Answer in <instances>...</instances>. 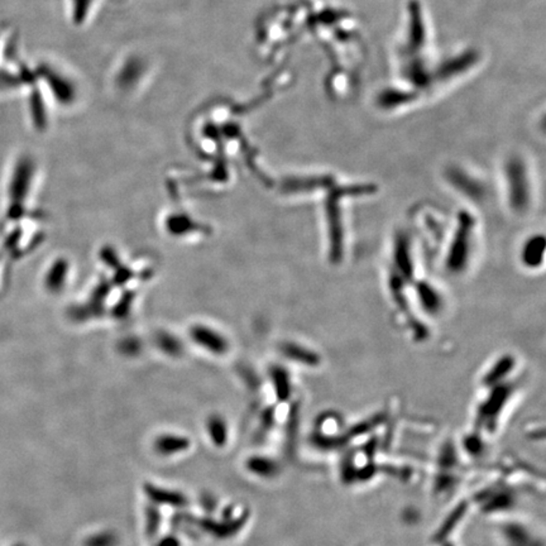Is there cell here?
<instances>
[{
  "label": "cell",
  "instance_id": "1",
  "mask_svg": "<svg viewBox=\"0 0 546 546\" xmlns=\"http://www.w3.org/2000/svg\"><path fill=\"white\" fill-rule=\"evenodd\" d=\"M373 187H350V189H339L330 193L327 200V212H328L329 237H330V257L333 262H339L341 258L343 248V234H341V217L339 209V199L348 195H363L372 191Z\"/></svg>",
  "mask_w": 546,
  "mask_h": 546
},
{
  "label": "cell",
  "instance_id": "2",
  "mask_svg": "<svg viewBox=\"0 0 546 546\" xmlns=\"http://www.w3.org/2000/svg\"><path fill=\"white\" fill-rule=\"evenodd\" d=\"M148 74L149 64L147 60L138 53H130L123 58L122 62L116 67L114 75L116 89L121 93L132 94L147 80Z\"/></svg>",
  "mask_w": 546,
  "mask_h": 546
},
{
  "label": "cell",
  "instance_id": "3",
  "mask_svg": "<svg viewBox=\"0 0 546 546\" xmlns=\"http://www.w3.org/2000/svg\"><path fill=\"white\" fill-rule=\"evenodd\" d=\"M473 219L470 214L462 212L459 217V225L456 229V237L450 247L448 257V268L451 272H460L467 264L470 254V231L473 228Z\"/></svg>",
  "mask_w": 546,
  "mask_h": 546
},
{
  "label": "cell",
  "instance_id": "4",
  "mask_svg": "<svg viewBox=\"0 0 546 546\" xmlns=\"http://www.w3.org/2000/svg\"><path fill=\"white\" fill-rule=\"evenodd\" d=\"M248 520V512L239 514L238 517H225L223 520L217 521L212 519H203L199 520L198 525L205 533H210L214 538L218 539H229L233 538L245 527V522Z\"/></svg>",
  "mask_w": 546,
  "mask_h": 546
},
{
  "label": "cell",
  "instance_id": "5",
  "mask_svg": "<svg viewBox=\"0 0 546 546\" xmlns=\"http://www.w3.org/2000/svg\"><path fill=\"white\" fill-rule=\"evenodd\" d=\"M144 492L147 495L149 501L154 506H170V507H185L187 506L186 496L175 489H163L158 487L153 483L144 484Z\"/></svg>",
  "mask_w": 546,
  "mask_h": 546
},
{
  "label": "cell",
  "instance_id": "6",
  "mask_svg": "<svg viewBox=\"0 0 546 546\" xmlns=\"http://www.w3.org/2000/svg\"><path fill=\"white\" fill-rule=\"evenodd\" d=\"M501 533L507 546H542L527 527L517 522L503 525Z\"/></svg>",
  "mask_w": 546,
  "mask_h": 546
},
{
  "label": "cell",
  "instance_id": "7",
  "mask_svg": "<svg viewBox=\"0 0 546 546\" xmlns=\"http://www.w3.org/2000/svg\"><path fill=\"white\" fill-rule=\"evenodd\" d=\"M47 80L52 86V90L55 94V97L57 99L58 103L64 104V105H72L77 97L76 88L69 77L64 75H60L53 71H48Z\"/></svg>",
  "mask_w": 546,
  "mask_h": 546
},
{
  "label": "cell",
  "instance_id": "8",
  "mask_svg": "<svg viewBox=\"0 0 546 546\" xmlns=\"http://www.w3.org/2000/svg\"><path fill=\"white\" fill-rule=\"evenodd\" d=\"M508 388L505 385L501 387H497L493 393L489 396L487 401H484L482 409L479 410V415H478V420L479 423H482L484 428H489V421H493L498 415V412L501 411L502 407L505 401L508 397Z\"/></svg>",
  "mask_w": 546,
  "mask_h": 546
},
{
  "label": "cell",
  "instance_id": "9",
  "mask_svg": "<svg viewBox=\"0 0 546 546\" xmlns=\"http://www.w3.org/2000/svg\"><path fill=\"white\" fill-rule=\"evenodd\" d=\"M510 200L514 210H524L528 203V191L525 176L519 168L510 171Z\"/></svg>",
  "mask_w": 546,
  "mask_h": 546
},
{
  "label": "cell",
  "instance_id": "10",
  "mask_svg": "<svg viewBox=\"0 0 546 546\" xmlns=\"http://www.w3.org/2000/svg\"><path fill=\"white\" fill-rule=\"evenodd\" d=\"M191 445L190 439L177 434H163L154 440V450L162 456H171L186 451Z\"/></svg>",
  "mask_w": 546,
  "mask_h": 546
},
{
  "label": "cell",
  "instance_id": "11",
  "mask_svg": "<svg viewBox=\"0 0 546 546\" xmlns=\"http://www.w3.org/2000/svg\"><path fill=\"white\" fill-rule=\"evenodd\" d=\"M247 470L251 472L252 475L264 478V479H271L275 478L280 472V465L275 459H271L268 456H253L245 463Z\"/></svg>",
  "mask_w": 546,
  "mask_h": 546
},
{
  "label": "cell",
  "instance_id": "12",
  "mask_svg": "<svg viewBox=\"0 0 546 546\" xmlns=\"http://www.w3.org/2000/svg\"><path fill=\"white\" fill-rule=\"evenodd\" d=\"M544 248H545V242L542 237L530 239L522 251L524 264H527L528 267L540 266L544 257Z\"/></svg>",
  "mask_w": 546,
  "mask_h": 546
},
{
  "label": "cell",
  "instance_id": "13",
  "mask_svg": "<svg viewBox=\"0 0 546 546\" xmlns=\"http://www.w3.org/2000/svg\"><path fill=\"white\" fill-rule=\"evenodd\" d=\"M207 434L215 446L221 448L228 442V426L224 418L218 415H212L206 423Z\"/></svg>",
  "mask_w": 546,
  "mask_h": 546
},
{
  "label": "cell",
  "instance_id": "14",
  "mask_svg": "<svg viewBox=\"0 0 546 546\" xmlns=\"http://www.w3.org/2000/svg\"><path fill=\"white\" fill-rule=\"evenodd\" d=\"M97 0H70L71 20L76 25H84L95 8Z\"/></svg>",
  "mask_w": 546,
  "mask_h": 546
},
{
  "label": "cell",
  "instance_id": "15",
  "mask_svg": "<svg viewBox=\"0 0 546 546\" xmlns=\"http://www.w3.org/2000/svg\"><path fill=\"white\" fill-rule=\"evenodd\" d=\"M409 242L406 237H401L397 239V245H396V261L401 273L409 278L412 275V264L409 254Z\"/></svg>",
  "mask_w": 546,
  "mask_h": 546
},
{
  "label": "cell",
  "instance_id": "16",
  "mask_svg": "<svg viewBox=\"0 0 546 546\" xmlns=\"http://www.w3.org/2000/svg\"><path fill=\"white\" fill-rule=\"evenodd\" d=\"M119 535L113 530H102L91 533L84 540V546H119Z\"/></svg>",
  "mask_w": 546,
  "mask_h": 546
},
{
  "label": "cell",
  "instance_id": "17",
  "mask_svg": "<svg viewBox=\"0 0 546 546\" xmlns=\"http://www.w3.org/2000/svg\"><path fill=\"white\" fill-rule=\"evenodd\" d=\"M512 366H514V360H512L511 357H505V358H502V360L489 371L487 377L484 378V382L489 385L497 383L498 381H501V379L512 369Z\"/></svg>",
  "mask_w": 546,
  "mask_h": 546
},
{
  "label": "cell",
  "instance_id": "18",
  "mask_svg": "<svg viewBox=\"0 0 546 546\" xmlns=\"http://www.w3.org/2000/svg\"><path fill=\"white\" fill-rule=\"evenodd\" d=\"M418 291L420 300L424 303L425 308L429 310L431 313H437V310L442 306L440 299L437 295V292L425 282L418 285Z\"/></svg>",
  "mask_w": 546,
  "mask_h": 546
},
{
  "label": "cell",
  "instance_id": "19",
  "mask_svg": "<svg viewBox=\"0 0 546 546\" xmlns=\"http://www.w3.org/2000/svg\"><path fill=\"white\" fill-rule=\"evenodd\" d=\"M161 514L157 506L149 505L146 510V533L149 538L154 536L161 526Z\"/></svg>",
  "mask_w": 546,
  "mask_h": 546
},
{
  "label": "cell",
  "instance_id": "20",
  "mask_svg": "<svg viewBox=\"0 0 546 546\" xmlns=\"http://www.w3.org/2000/svg\"><path fill=\"white\" fill-rule=\"evenodd\" d=\"M289 355L291 358L300 360V362H305L310 366H316L319 363V357L316 355V353L308 352L306 349L295 347V346H291L289 348Z\"/></svg>",
  "mask_w": 546,
  "mask_h": 546
},
{
  "label": "cell",
  "instance_id": "21",
  "mask_svg": "<svg viewBox=\"0 0 546 546\" xmlns=\"http://www.w3.org/2000/svg\"><path fill=\"white\" fill-rule=\"evenodd\" d=\"M156 546H181L180 540L175 536H166L160 540Z\"/></svg>",
  "mask_w": 546,
  "mask_h": 546
},
{
  "label": "cell",
  "instance_id": "22",
  "mask_svg": "<svg viewBox=\"0 0 546 546\" xmlns=\"http://www.w3.org/2000/svg\"><path fill=\"white\" fill-rule=\"evenodd\" d=\"M201 502H203V506H204V508H205L206 511L212 512V511L215 510V502H214V500H212V496H204V497H203V500H201Z\"/></svg>",
  "mask_w": 546,
  "mask_h": 546
},
{
  "label": "cell",
  "instance_id": "23",
  "mask_svg": "<svg viewBox=\"0 0 546 546\" xmlns=\"http://www.w3.org/2000/svg\"><path fill=\"white\" fill-rule=\"evenodd\" d=\"M13 546H27L26 544H15V545Z\"/></svg>",
  "mask_w": 546,
  "mask_h": 546
},
{
  "label": "cell",
  "instance_id": "24",
  "mask_svg": "<svg viewBox=\"0 0 546 546\" xmlns=\"http://www.w3.org/2000/svg\"><path fill=\"white\" fill-rule=\"evenodd\" d=\"M444 546H454V545H453V544H446V545H444Z\"/></svg>",
  "mask_w": 546,
  "mask_h": 546
}]
</instances>
